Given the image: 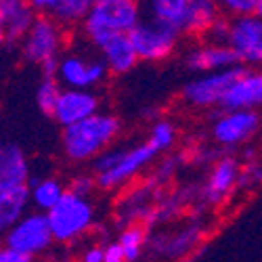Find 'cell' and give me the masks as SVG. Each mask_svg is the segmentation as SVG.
Wrapping results in <instances>:
<instances>
[{"mask_svg": "<svg viewBox=\"0 0 262 262\" xmlns=\"http://www.w3.org/2000/svg\"><path fill=\"white\" fill-rule=\"evenodd\" d=\"M227 45L239 63L262 65V19L256 15L237 17L229 28Z\"/></svg>", "mask_w": 262, "mask_h": 262, "instance_id": "cell-8", "label": "cell"}, {"mask_svg": "<svg viewBox=\"0 0 262 262\" xmlns=\"http://www.w3.org/2000/svg\"><path fill=\"white\" fill-rule=\"evenodd\" d=\"M126 156V151L124 149H107L103 151V154L95 160V172L97 174H105L109 170H114Z\"/></svg>", "mask_w": 262, "mask_h": 262, "instance_id": "cell-27", "label": "cell"}, {"mask_svg": "<svg viewBox=\"0 0 262 262\" xmlns=\"http://www.w3.org/2000/svg\"><path fill=\"white\" fill-rule=\"evenodd\" d=\"M99 114V99L91 91H68L65 89L59 97L53 118L63 126L70 128Z\"/></svg>", "mask_w": 262, "mask_h": 262, "instance_id": "cell-11", "label": "cell"}, {"mask_svg": "<svg viewBox=\"0 0 262 262\" xmlns=\"http://www.w3.org/2000/svg\"><path fill=\"white\" fill-rule=\"evenodd\" d=\"M141 24V7L135 0H97L84 19V32L95 47L114 36H128Z\"/></svg>", "mask_w": 262, "mask_h": 262, "instance_id": "cell-1", "label": "cell"}, {"mask_svg": "<svg viewBox=\"0 0 262 262\" xmlns=\"http://www.w3.org/2000/svg\"><path fill=\"white\" fill-rule=\"evenodd\" d=\"M101 53H103L105 65L109 68V72H114V74L130 72L139 61L128 36H114L112 40H107L101 47Z\"/></svg>", "mask_w": 262, "mask_h": 262, "instance_id": "cell-20", "label": "cell"}, {"mask_svg": "<svg viewBox=\"0 0 262 262\" xmlns=\"http://www.w3.org/2000/svg\"><path fill=\"white\" fill-rule=\"evenodd\" d=\"M246 74H248V70L244 68V65H235V68H231V70L206 74V76H202L198 80H191L183 89V97L191 105H198V107L221 105L223 99L227 97V93Z\"/></svg>", "mask_w": 262, "mask_h": 262, "instance_id": "cell-5", "label": "cell"}, {"mask_svg": "<svg viewBox=\"0 0 262 262\" xmlns=\"http://www.w3.org/2000/svg\"><path fill=\"white\" fill-rule=\"evenodd\" d=\"M53 242V233L47 221V214L32 212L26 214L21 221L5 235V248L15 250L26 256L42 254Z\"/></svg>", "mask_w": 262, "mask_h": 262, "instance_id": "cell-6", "label": "cell"}, {"mask_svg": "<svg viewBox=\"0 0 262 262\" xmlns=\"http://www.w3.org/2000/svg\"><path fill=\"white\" fill-rule=\"evenodd\" d=\"M30 179V166L24 149L15 143L0 141V193L26 187Z\"/></svg>", "mask_w": 262, "mask_h": 262, "instance_id": "cell-14", "label": "cell"}, {"mask_svg": "<svg viewBox=\"0 0 262 262\" xmlns=\"http://www.w3.org/2000/svg\"><path fill=\"white\" fill-rule=\"evenodd\" d=\"M256 17L262 19V0H258V9H256Z\"/></svg>", "mask_w": 262, "mask_h": 262, "instance_id": "cell-35", "label": "cell"}, {"mask_svg": "<svg viewBox=\"0 0 262 262\" xmlns=\"http://www.w3.org/2000/svg\"><path fill=\"white\" fill-rule=\"evenodd\" d=\"M0 262H32V258L26 256V254H19L15 250L3 248V250H0Z\"/></svg>", "mask_w": 262, "mask_h": 262, "instance_id": "cell-32", "label": "cell"}, {"mask_svg": "<svg viewBox=\"0 0 262 262\" xmlns=\"http://www.w3.org/2000/svg\"><path fill=\"white\" fill-rule=\"evenodd\" d=\"M30 7L34 13L38 11L40 15L53 19L55 24H74L86 19L93 3L91 0H32Z\"/></svg>", "mask_w": 262, "mask_h": 262, "instance_id": "cell-18", "label": "cell"}, {"mask_svg": "<svg viewBox=\"0 0 262 262\" xmlns=\"http://www.w3.org/2000/svg\"><path fill=\"white\" fill-rule=\"evenodd\" d=\"M120 248L124 250V256H126V262H133L141 256L143 252V246H145V233L141 227H128L126 231L120 233V239H118Z\"/></svg>", "mask_w": 262, "mask_h": 262, "instance_id": "cell-25", "label": "cell"}, {"mask_svg": "<svg viewBox=\"0 0 262 262\" xmlns=\"http://www.w3.org/2000/svg\"><path fill=\"white\" fill-rule=\"evenodd\" d=\"M237 63L239 61L235 53L229 49V45H223V42H214V45L193 49L187 55V68L193 72H204V74L231 70Z\"/></svg>", "mask_w": 262, "mask_h": 262, "instance_id": "cell-17", "label": "cell"}, {"mask_svg": "<svg viewBox=\"0 0 262 262\" xmlns=\"http://www.w3.org/2000/svg\"><path fill=\"white\" fill-rule=\"evenodd\" d=\"M61 93L63 91L59 86V80H42L40 86H38V91H36V103L40 107V112L45 116H53Z\"/></svg>", "mask_w": 262, "mask_h": 262, "instance_id": "cell-23", "label": "cell"}, {"mask_svg": "<svg viewBox=\"0 0 262 262\" xmlns=\"http://www.w3.org/2000/svg\"><path fill=\"white\" fill-rule=\"evenodd\" d=\"M248 170H250V174H252V179H254L256 183H260V185H262V160H260V162H256L254 166H250Z\"/></svg>", "mask_w": 262, "mask_h": 262, "instance_id": "cell-34", "label": "cell"}, {"mask_svg": "<svg viewBox=\"0 0 262 262\" xmlns=\"http://www.w3.org/2000/svg\"><path fill=\"white\" fill-rule=\"evenodd\" d=\"M30 200L38 212H51L65 195L63 185L57 179H32L30 181Z\"/></svg>", "mask_w": 262, "mask_h": 262, "instance_id": "cell-22", "label": "cell"}, {"mask_svg": "<svg viewBox=\"0 0 262 262\" xmlns=\"http://www.w3.org/2000/svg\"><path fill=\"white\" fill-rule=\"evenodd\" d=\"M34 9L21 0H0V45L28 36L34 24Z\"/></svg>", "mask_w": 262, "mask_h": 262, "instance_id": "cell-15", "label": "cell"}, {"mask_svg": "<svg viewBox=\"0 0 262 262\" xmlns=\"http://www.w3.org/2000/svg\"><path fill=\"white\" fill-rule=\"evenodd\" d=\"M130 45L143 61H162L172 55L179 34L154 19H141V24L128 34Z\"/></svg>", "mask_w": 262, "mask_h": 262, "instance_id": "cell-7", "label": "cell"}, {"mask_svg": "<svg viewBox=\"0 0 262 262\" xmlns=\"http://www.w3.org/2000/svg\"><path fill=\"white\" fill-rule=\"evenodd\" d=\"M105 262H126L124 250L120 248V244H109L105 246Z\"/></svg>", "mask_w": 262, "mask_h": 262, "instance_id": "cell-31", "label": "cell"}, {"mask_svg": "<svg viewBox=\"0 0 262 262\" xmlns=\"http://www.w3.org/2000/svg\"><path fill=\"white\" fill-rule=\"evenodd\" d=\"M198 239H200V229L191 227V229L181 231L179 235H174L172 239H162V250L168 256H181V254L189 252Z\"/></svg>", "mask_w": 262, "mask_h": 262, "instance_id": "cell-24", "label": "cell"}, {"mask_svg": "<svg viewBox=\"0 0 262 262\" xmlns=\"http://www.w3.org/2000/svg\"><path fill=\"white\" fill-rule=\"evenodd\" d=\"M147 9L149 19L177 34H208L218 19V5L208 0H154Z\"/></svg>", "mask_w": 262, "mask_h": 262, "instance_id": "cell-3", "label": "cell"}, {"mask_svg": "<svg viewBox=\"0 0 262 262\" xmlns=\"http://www.w3.org/2000/svg\"><path fill=\"white\" fill-rule=\"evenodd\" d=\"M221 9L237 17H250V15H256L258 0H225V3H221Z\"/></svg>", "mask_w": 262, "mask_h": 262, "instance_id": "cell-28", "label": "cell"}, {"mask_svg": "<svg viewBox=\"0 0 262 262\" xmlns=\"http://www.w3.org/2000/svg\"><path fill=\"white\" fill-rule=\"evenodd\" d=\"M260 128V116L256 112H225L214 122L212 135L221 145H239L248 141Z\"/></svg>", "mask_w": 262, "mask_h": 262, "instance_id": "cell-12", "label": "cell"}, {"mask_svg": "<svg viewBox=\"0 0 262 262\" xmlns=\"http://www.w3.org/2000/svg\"><path fill=\"white\" fill-rule=\"evenodd\" d=\"M174 139H177V130H174V126L170 122H158L154 126V130H151L149 143L154 145L158 151H162V149H170Z\"/></svg>", "mask_w": 262, "mask_h": 262, "instance_id": "cell-26", "label": "cell"}, {"mask_svg": "<svg viewBox=\"0 0 262 262\" xmlns=\"http://www.w3.org/2000/svg\"><path fill=\"white\" fill-rule=\"evenodd\" d=\"M95 189V181L91 179V177H78L74 183H72V187H70V193H74V195H78V198H89L91 195V191Z\"/></svg>", "mask_w": 262, "mask_h": 262, "instance_id": "cell-29", "label": "cell"}, {"mask_svg": "<svg viewBox=\"0 0 262 262\" xmlns=\"http://www.w3.org/2000/svg\"><path fill=\"white\" fill-rule=\"evenodd\" d=\"M82 262H105V248H91V250H86Z\"/></svg>", "mask_w": 262, "mask_h": 262, "instance_id": "cell-33", "label": "cell"}, {"mask_svg": "<svg viewBox=\"0 0 262 262\" xmlns=\"http://www.w3.org/2000/svg\"><path fill=\"white\" fill-rule=\"evenodd\" d=\"M40 74H42V80H57V74H59V59H49L40 65Z\"/></svg>", "mask_w": 262, "mask_h": 262, "instance_id": "cell-30", "label": "cell"}, {"mask_svg": "<svg viewBox=\"0 0 262 262\" xmlns=\"http://www.w3.org/2000/svg\"><path fill=\"white\" fill-rule=\"evenodd\" d=\"M120 133L118 118L97 114L80 124L63 128V151L74 162L97 160Z\"/></svg>", "mask_w": 262, "mask_h": 262, "instance_id": "cell-2", "label": "cell"}, {"mask_svg": "<svg viewBox=\"0 0 262 262\" xmlns=\"http://www.w3.org/2000/svg\"><path fill=\"white\" fill-rule=\"evenodd\" d=\"M61 47V30L53 19L38 15L24 40V57L32 63H45L55 59Z\"/></svg>", "mask_w": 262, "mask_h": 262, "instance_id": "cell-9", "label": "cell"}, {"mask_svg": "<svg viewBox=\"0 0 262 262\" xmlns=\"http://www.w3.org/2000/svg\"><path fill=\"white\" fill-rule=\"evenodd\" d=\"M30 187H19L7 193H0V235H7L21 218L28 214L30 206Z\"/></svg>", "mask_w": 262, "mask_h": 262, "instance_id": "cell-19", "label": "cell"}, {"mask_svg": "<svg viewBox=\"0 0 262 262\" xmlns=\"http://www.w3.org/2000/svg\"><path fill=\"white\" fill-rule=\"evenodd\" d=\"M225 112H254L262 107V72H248L223 99Z\"/></svg>", "mask_w": 262, "mask_h": 262, "instance_id": "cell-16", "label": "cell"}, {"mask_svg": "<svg viewBox=\"0 0 262 262\" xmlns=\"http://www.w3.org/2000/svg\"><path fill=\"white\" fill-rule=\"evenodd\" d=\"M158 156V149L151 145V143H145V145H139L135 149L126 151L124 160L114 168L109 170L105 174H99L97 179V185L101 189H114V187H120L124 185L128 179H133L137 172H141L147 164H151V160H154Z\"/></svg>", "mask_w": 262, "mask_h": 262, "instance_id": "cell-13", "label": "cell"}, {"mask_svg": "<svg viewBox=\"0 0 262 262\" xmlns=\"http://www.w3.org/2000/svg\"><path fill=\"white\" fill-rule=\"evenodd\" d=\"M47 221H49L53 239H57V242H74L78 235H82L93 225L95 210L91 202L65 191L61 202L51 212H47Z\"/></svg>", "mask_w": 262, "mask_h": 262, "instance_id": "cell-4", "label": "cell"}, {"mask_svg": "<svg viewBox=\"0 0 262 262\" xmlns=\"http://www.w3.org/2000/svg\"><path fill=\"white\" fill-rule=\"evenodd\" d=\"M109 68L105 61H84L82 57L68 55L59 59V82L68 86V91H86L105 80Z\"/></svg>", "mask_w": 262, "mask_h": 262, "instance_id": "cell-10", "label": "cell"}, {"mask_svg": "<svg viewBox=\"0 0 262 262\" xmlns=\"http://www.w3.org/2000/svg\"><path fill=\"white\" fill-rule=\"evenodd\" d=\"M237 181H239V166H237L235 160L225 158L221 162H216V166L212 168L210 177H208L206 200H210V202L223 200L225 195L237 185Z\"/></svg>", "mask_w": 262, "mask_h": 262, "instance_id": "cell-21", "label": "cell"}]
</instances>
